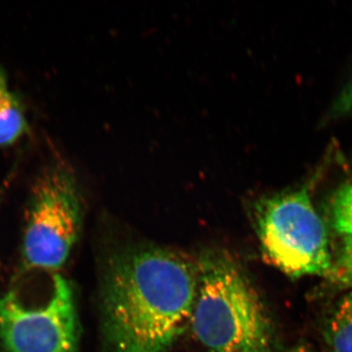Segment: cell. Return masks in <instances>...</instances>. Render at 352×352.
I'll list each match as a JSON object with an SVG mask.
<instances>
[{
  "label": "cell",
  "mask_w": 352,
  "mask_h": 352,
  "mask_svg": "<svg viewBox=\"0 0 352 352\" xmlns=\"http://www.w3.org/2000/svg\"><path fill=\"white\" fill-rule=\"evenodd\" d=\"M197 265L163 248L138 247L110 258L101 292L105 352H168L190 323Z\"/></svg>",
  "instance_id": "6da1fadb"
},
{
  "label": "cell",
  "mask_w": 352,
  "mask_h": 352,
  "mask_svg": "<svg viewBox=\"0 0 352 352\" xmlns=\"http://www.w3.org/2000/svg\"><path fill=\"white\" fill-rule=\"evenodd\" d=\"M190 327L206 352H274L272 322L237 261L226 251L204 252Z\"/></svg>",
  "instance_id": "7a4b0ae2"
},
{
  "label": "cell",
  "mask_w": 352,
  "mask_h": 352,
  "mask_svg": "<svg viewBox=\"0 0 352 352\" xmlns=\"http://www.w3.org/2000/svg\"><path fill=\"white\" fill-rule=\"evenodd\" d=\"M19 275L57 273L80 236L82 201L75 173L61 157L34 178L24 210Z\"/></svg>",
  "instance_id": "3957f363"
},
{
  "label": "cell",
  "mask_w": 352,
  "mask_h": 352,
  "mask_svg": "<svg viewBox=\"0 0 352 352\" xmlns=\"http://www.w3.org/2000/svg\"><path fill=\"white\" fill-rule=\"evenodd\" d=\"M27 275L0 296V352H78L80 321L75 292L59 273L47 291Z\"/></svg>",
  "instance_id": "277c9868"
},
{
  "label": "cell",
  "mask_w": 352,
  "mask_h": 352,
  "mask_svg": "<svg viewBox=\"0 0 352 352\" xmlns=\"http://www.w3.org/2000/svg\"><path fill=\"white\" fill-rule=\"evenodd\" d=\"M254 221L264 258L291 278L326 276L332 270L327 231L308 189L261 199Z\"/></svg>",
  "instance_id": "5b68a950"
},
{
  "label": "cell",
  "mask_w": 352,
  "mask_h": 352,
  "mask_svg": "<svg viewBox=\"0 0 352 352\" xmlns=\"http://www.w3.org/2000/svg\"><path fill=\"white\" fill-rule=\"evenodd\" d=\"M29 131L24 105L11 89L6 69L0 65V149L15 145Z\"/></svg>",
  "instance_id": "8992f818"
},
{
  "label": "cell",
  "mask_w": 352,
  "mask_h": 352,
  "mask_svg": "<svg viewBox=\"0 0 352 352\" xmlns=\"http://www.w3.org/2000/svg\"><path fill=\"white\" fill-rule=\"evenodd\" d=\"M324 340L329 352H352V289L333 308L324 328Z\"/></svg>",
  "instance_id": "52a82bcc"
},
{
  "label": "cell",
  "mask_w": 352,
  "mask_h": 352,
  "mask_svg": "<svg viewBox=\"0 0 352 352\" xmlns=\"http://www.w3.org/2000/svg\"><path fill=\"white\" fill-rule=\"evenodd\" d=\"M332 224L338 232L352 236V184L344 185L338 190L331 207Z\"/></svg>",
  "instance_id": "ba28073f"
},
{
  "label": "cell",
  "mask_w": 352,
  "mask_h": 352,
  "mask_svg": "<svg viewBox=\"0 0 352 352\" xmlns=\"http://www.w3.org/2000/svg\"><path fill=\"white\" fill-rule=\"evenodd\" d=\"M327 277L333 286L352 289V236L344 237Z\"/></svg>",
  "instance_id": "9c48e42d"
},
{
  "label": "cell",
  "mask_w": 352,
  "mask_h": 352,
  "mask_svg": "<svg viewBox=\"0 0 352 352\" xmlns=\"http://www.w3.org/2000/svg\"><path fill=\"white\" fill-rule=\"evenodd\" d=\"M19 160H15L10 170L7 171L6 175L4 176L1 183H0V210H1L3 201L6 200L7 192L10 189L11 185L14 180H15L16 175H17L18 170H19Z\"/></svg>",
  "instance_id": "30bf717a"
},
{
  "label": "cell",
  "mask_w": 352,
  "mask_h": 352,
  "mask_svg": "<svg viewBox=\"0 0 352 352\" xmlns=\"http://www.w3.org/2000/svg\"><path fill=\"white\" fill-rule=\"evenodd\" d=\"M333 110L339 113L352 115V80L340 94Z\"/></svg>",
  "instance_id": "8fae6325"
}]
</instances>
